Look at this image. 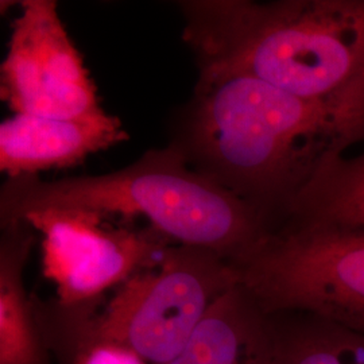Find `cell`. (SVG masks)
<instances>
[{
    "label": "cell",
    "instance_id": "5b68a950",
    "mask_svg": "<svg viewBox=\"0 0 364 364\" xmlns=\"http://www.w3.org/2000/svg\"><path fill=\"white\" fill-rule=\"evenodd\" d=\"M237 284L236 267L220 255L171 245L115 289L92 323L97 333L130 347L147 363H169L213 304Z\"/></svg>",
    "mask_w": 364,
    "mask_h": 364
},
{
    "label": "cell",
    "instance_id": "277c9868",
    "mask_svg": "<svg viewBox=\"0 0 364 364\" xmlns=\"http://www.w3.org/2000/svg\"><path fill=\"white\" fill-rule=\"evenodd\" d=\"M235 267L263 312L309 313L364 333V227L281 221Z\"/></svg>",
    "mask_w": 364,
    "mask_h": 364
},
{
    "label": "cell",
    "instance_id": "30bf717a",
    "mask_svg": "<svg viewBox=\"0 0 364 364\" xmlns=\"http://www.w3.org/2000/svg\"><path fill=\"white\" fill-rule=\"evenodd\" d=\"M166 364H272L269 314L237 284L213 304L186 347Z\"/></svg>",
    "mask_w": 364,
    "mask_h": 364
},
{
    "label": "cell",
    "instance_id": "52a82bcc",
    "mask_svg": "<svg viewBox=\"0 0 364 364\" xmlns=\"http://www.w3.org/2000/svg\"><path fill=\"white\" fill-rule=\"evenodd\" d=\"M0 99L14 115L73 119L105 109L57 1H21L0 65Z\"/></svg>",
    "mask_w": 364,
    "mask_h": 364
},
{
    "label": "cell",
    "instance_id": "6da1fadb",
    "mask_svg": "<svg viewBox=\"0 0 364 364\" xmlns=\"http://www.w3.org/2000/svg\"><path fill=\"white\" fill-rule=\"evenodd\" d=\"M358 141L313 102L246 75L197 72L191 99L173 117L169 144L273 230L301 191Z\"/></svg>",
    "mask_w": 364,
    "mask_h": 364
},
{
    "label": "cell",
    "instance_id": "7c38bea8",
    "mask_svg": "<svg viewBox=\"0 0 364 364\" xmlns=\"http://www.w3.org/2000/svg\"><path fill=\"white\" fill-rule=\"evenodd\" d=\"M284 220L364 227V150L328 164L278 223Z\"/></svg>",
    "mask_w": 364,
    "mask_h": 364
},
{
    "label": "cell",
    "instance_id": "9c48e42d",
    "mask_svg": "<svg viewBox=\"0 0 364 364\" xmlns=\"http://www.w3.org/2000/svg\"><path fill=\"white\" fill-rule=\"evenodd\" d=\"M36 243L25 223L1 227L0 234V364H58L39 317L37 296L23 274Z\"/></svg>",
    "mask_w": 364,
    "mask_h": 364
},
{
    "label": "cell",
    "instance_id": "4fadbf2b",
    "mask_svg": "<svg viewBox=\"0 0 364 364\" xmlns=\"http://www.w3.org/2000/svg\"><path fill=\"white\" fill-rule=\"evenodd\" d=\"M39 317L58 364H149L138 352L97 333L92 316L100 306H66L37 297Z\"/></svg>",
    "mask_w": 364,
    "mask_h": 364
},
{
    "label": "cell",
    "instance_id": "8fae6325",
    "mask_svg": "<svg viewBox=\"0 0 364 364\" xmlns=\"http://www.w3.org/2000/svg\"><path fill=\"white\" fill-rule=\"evenodd\" d=\"M272 364H364V333L309 313L269 314Z\"/></svg>",
    "mask_w": 364,
    "mask_h": 364
},
{
    "label": "cell",
    "instance_id": "7a4b0ae2",
    "mask_svg": "<svg viewBox=\"0 0 364 364\" xmlns=\"http://www.w3.org/2000/svg\"><path fill=\"white\" fill-rule=\"evenodd\" d=\"M178 10L197 72L258 78L364 139V0H183Z\"/></svg>",
    "mask_w": 364,
    "mask_h": 364
},
{
    "label": "cell",
    "instance_id": "8992f818",
    "mask_svg": "<svg viewBox=\"0 0 364 364\" xmlns=\"http://www.w3.org/2000/svg\"><path fill=\"white\" fill-rule=\"evenodd\" d=\"M41 234V269L66 306H100L173 243L153 227L77 208H48L23 218Z\"/></svg>",
    "mask_w": 364,
    "mask_h": 364
},
{
    "label": "cell",
    "instance_id": "3957f363",
    "mask_svg": "<svg viewBox=\"0 0 364 364\" xmlns=\"http://www.w3.org/2000/svg\"><path fill=\"white\" fill-rule=\"evenodd\" d=\"M48 208L144 219L173 245L208 250L234 266L272 231L258 210L191 169L169 144L107 174L54 181L26 176L1 185L0 227Z\"/></svg>",
    "mask_w": 364,
    "mask_h": 364
},
{
    "label": "cell",
    "instance_id": "ba28073f",
    "mask_svg": "<svg viewBox=\"0 0 364 364\" xmlns=\"http://www.w3.org/2000/svg\"><path fill=\"white\" fill-rule=\"evenodd\" d=\"M129 138L123 122L105 109L73 119L14 115L0 124V171L18 178L70 169Z\"/></svg>",
    "mask_w": 364,
    "mask_h": 364
}]
</instances>
